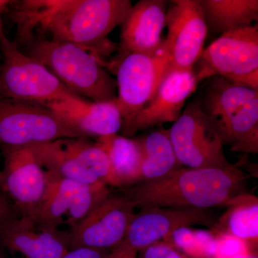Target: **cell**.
Segmentation results:
<instances>
[{
	"label": "cell",
	"mask_w": 258,
	"mask_h": 258,
	"mask_svg": "<svg viewBox=\"0 0 258 258\" xmlns=\"http://www.w3.org/2000/svg\"><path fill=\"white\" fill-rule=\"evenodd\" d=\"M198 85L195 69L167 70L154 98L137 115L130 137L140 131L176 122Z\"/></svg>",
	"instance_id": "2e32d148"
},
{
	"label": "cell",
	"mask_w": 258,
	"mask_h": 258,
	"mask_svg": "<svg viewBox=\"0 0 258 258\" xmlns=\"http://www.w3.org/2000/svg\"><path fill=\"white\" fill-rule=\"evenodd\" d=\"M0 246L25 258H62L69 250V233L20 217L0 229Z\"/></svg>",
	"instance_id": "e0dca14e"
},
{
	"label": "cell",
	"mask_w": 258,
	"mask_h": 258,
	"mask_svg": "<svg viewBox=\"0 0 258 258\" xmlns=\"http://www.w3.org/2000/svg\"><path fill=\"white\" fill-rule=\"evenodd\" d=\"M95 143L109 159L111 168L110 186L124 189L139 184L143 161L140 139L116 134L100 137Z\"/></svg>",
	"instance_id": "d6986e66"
},
{
	"label": "cell",
	"mask_w": 258,
	"mask_h": 258,
	"mask_svg": "<svg viewBox=\"0 0 258 258\" xmlns=\"http://www.w3.org/2000/svg\"><path fill=\"white\" fill-rule=\"evenodd\" d=\"M132 5L130 0H23L12 2L6 14L16 25L17 45L41 35L86 47L106 66L103 57L115 50L107 37Z\"/></svg>",
	"instance_id": "6da1fadb"
},
{
	"label": "cell",
	"mask_w": 258,
	"mask_h": 258,
	"mask_svg": "<svg viewBox=\"0 0 258 258\" xmlns=\"http://www.w3.org/2000/svg\"><path fill=\"white\" fill-rule=\"evenodd\" d=\"M165 39L154 55L131 53L107 64L116 75V103L123 120L122 133L130 137L137 115L150 103L169 66Z\"/></svg>",
	"instance_id": "5b68a950"
},
{
	"label": "cell",
	"mask_w": 258,
	"mask_h": 258,
	"mask_svg": "<svg viewBox=\"0 0 258 258\" xmlns=\"http://www.w3.org/2000/svg\"><path fill=\"white\" fill-rule=\"evenodd\" d=\"M5 33L3 31V23H0V46H1L2 39L4 36ZM0 59H1V50H0Z\"/></svg>",
	"instance_id": "4dcf8cb0"
},
{
	"label": "cell",
	"mask_w": 258,
	"mask_h": 258,
	"mask_svg": "<svg viewBox=\"0 0 258 258\" xmlns=\"http://www.w3.org/2000/svg\"><path fill=\"white\" fill-rule=\"evenodd\" d=\"M230 258H257V256L254 254L241 253Z\"/></svg>",
	"instance_id": "f546056e"
},
{
	"label": "cell",
	"mask_w": 258,
	"mask_h": 258,
	"mask_svg": "<svg viewBox=\"0 0 258 258\" xmlns=\"http://www.w3.org/2000/svg\"><path fill=\"white\" fill-rule=\"evenodd\" d=\"M195 71L198 84L220 76L258 90V26L225 32L203 50Z\"/></svg>",
	"instance_id": "52a82bcc"
},
{
	"label": "cell",
	"mask_w": 258,
	"mask_h": 258,
	"mask_svg": "<svg viewBox=\"0 0 258 258\" xmlns=\"http://www.w3.org/2000/svg\"><path fill=\"white\" fill-rule=\"evenodd\" d=\"M216 223V217L209 210L177 208L144 209L136 212L123 242L139 252L157 242H166L178 229L192 226L214 228Z\"/></svg>",
	"instance_id": "5bb4252c"
},
{
	"label": "cell",
	"mask_w": 258,
	"mask_h": 258,
	"mask_svg": "<svg viewBox=\"0 0 258 258\" xmlns=\"http://www.w3.org/2000/svg\"><path fill=\"white\" fill-rule=\"evenodd\" d=\"M0 258H6L5 256H3V254H0Z\"/></svg>",
	"instance_id": "d6a6232c"
},
{
	"label": "cell",
	"mask_w": 258,
	"mask_h": 258,
	"mask_svg": "<svg viewBox=\"0 0 258 258\" xmlns=\"http://www.w3.org/2000/svg\"><path fill=\"white\" fill-rule=\"evenodd\" d=\"M166 27L167 70L195 69L203 54L208 32L200 0L168 2Z\"/></svg>",
	"instance_id": "4fadbf2b"
},
{
	"label": "cell",
	"mask_w": 258,
	"mask_h": 258,
	"mask_svg": "<svg viewBox=\"0 0 258 258\" xmlns=\"http://www.w3.org/2000/svg\"><path fill=\"white\" fill-rule=\"evenodd\" d=\"M200 107L223 146H230L231 152L257 154L258 90L214 76L208 79Z\"/></svg>",
	"instance_id": "277c9868"
},
{
	"label": "cell",
	"mask_w": 258,
	"mask_h": 258,
	"mask_svg": "<svg viewBox=\"0 0 258 258\" xmlns=\"http://www.w3.org/2000/svg\"><path fill=\"white\" fill-rule=\"evenodd\" d=\"M0 157H1V153H0ZM0 187H1V169H0Z\"/></svg>",
	"instance_id": "1f68e13d"
},
{
	"label": "cell",
	"mask_w": 258,
	"mask_h": 258,
	"mask_svg": "<svg viewBox=\"0 0 258 258\" xmlns=\"http://www.w3.org/2000/svg\"><path fill=\"white\" fill-rule=\"evenodd\" d=\"M178 162L188 168L230 166L216 128L202 111L200 98L184 107L179 119L168 130Z\"/></svg>",
	"instance_id": "30bf717a"
},
{
	"label": "cell",
	"mask_w": 258,
	"mask_h": 258,
	"mask_svg": "<svg viewBox=\"0 0 258 258\" xmlns=\"http://www.w3.org/2000/svg\"><path fill=\"white\" fill-rule=\"evenodd\" d=\"M140 258H186L171 244L159 242L140 251Z\"/></svg>",
	"instance_id": "d4e9b609"
},
{
	"label": "cell",
	"mask_w": 258,
	"mask_h": 258,
	"mask_svg": "<svg viewBox=\"0 0 258 258\" xmlns=\"http://www.w3.org/2000/svg\"><path fill=\"white\" fill-rule=\"evenodd\" d=\"M83 137H96L116 134L123 126L116 99L88 101L82 97L53 102L47 105Z\"/></svg>",
	"instance_id": "ac0fdd59"
},
{
	"label": "cell",
	"mask_w": 258,
	"mask_h": 258,
	"mask_svg": "<svg viewBox=\"0 0 258 258\" xmlns=\"http://www.w3.org/2000/svg\"><path fill=\"white\" fill-rule=\"evenodd\" d=\"M140 141L143 161L139 184L160 179L182 166L176 159L168 130L153 132Z\"/></svg>",
	"instance_id": "7402d4cb"
},
{
	"label": "cell",
	"mask_w": 258,
	"mask_h": 258,
	"mask_svg": "<svg viewBox=\"0 0 258 258\" xmlns=\"http://www.w3.org/2000/svg\"><path fill=\"white\" fill-rule=\"evenodd\" d=\"M137 254V251L129 247L123 241L119 245L110 251L107 258H138Z\"/></svg>",
	"instance_id": "83f0119b"
},
{
	"label": "cell",
	"mask_w": 258,
	"mask_h": 258,
	"mask_svg": "<svg viewBox=\"0 0 258 258\" xmlns=\"http://www.w3.org/2000/svg\"><path fill=\"white\" fill-rule=\"evenodd\" d=\"M208 30L216 35L252 26L258 20L257 0H200Z\"/></svg>",
	"instance_id": "ffe728a7"
},
{
	"label": "cell",
	"mask_w": 258,
	"mask_h": 258,
	"mask_svg": "<svg viewBox=\"0 0 258 258\" xmlns=\"http://www.w3.org/2000/svg\"><path fill=\"white\" fill-rule=\"evenodd\" d=\"M226 223L230 235L241 240H257L258 200L253 195L242 194L227 205Z\"/></svg>",
	"instance_id": "603a6c76"
},
{
	"label": "cell",
	"mask_w": 258,
	"mask_h": 258,
	"mask_svg": "<svg viewBox=\"0 0 258 258\" xmlns=\"http://www.w3.org/2000/svg\"><path fill=\"white\" fill-rule=\"evenodd\" d=\"M111 250H104L90 247H80L70 249L62 258H107Z\"/></svg>",
	"instance_id": "4316f807"
},
{
	"label": "cell",
	"mask_w": 258,
	"mask_h": 258,
	"mask_svg": "<svg viewBox=\"0 0 258 258\" xmlns=\"http://www.w3.org/2000/svg\"><path fill=\"white\" fill-rule=\"evenodd\" d=\"M246 182V174L233 164L224 168L180 166L160 179L120 189V191L139 210H209L227 206L233 199L245 193Z\"/></svg>",
	"instance_id": "7a4b0ae2"
},
{
	"label": "cell",
	"mask_w": 258,
	"mask_h": 258,
	"mask_svg": "<svg viewBox=\"0 0 258 258\" xmlns=\"http://www.w3.org/2000/svg\"><path fill=\"white\" fill-rule=\"evenodd\" d=\"M0 97L46 106L80 97L66 87L48 69L22 52L8 37L2 39Z\"/></svg>",
	"instance_id": "8992f818"
},
{
	"label": "cell",
	"mask_w": 258,
	"mask_h": 258,
	"mask_svg": "<svg viewBox=\"0 0 258 258\" xmlns=\"http://www.w3.org/2000/svg\"><path fill=\"white\" fill-rule=\"evenodd\" d=\"M83 137L50 108L0 97V146L30 145Z\"/></svg>",
	"instance_id": "9c48e42d"
},
{
	"label": "cell",
	"mask_w": 258,
	"mask_h": 258,
	"mask_svg": "<svg viewBox=\"0 0 258 258\" xmlns=\"http://www.w3.org/2000/svg\"><path fill=\"white\" fill-rule=\"evenodd\" d=\"M28 146L47 172L83 184L110 185L109 159L88 137L60 139Z\"/></svg>",
	"instance_id": "ba28073f"
},
{
	"label": "cell",
	"mask_w": 258,
	"mask_h": 258,
	"mask_svg": "<svg viewBox=\"0 0 258 258\" xmlns=\"http://www.w3.org/2000/svg\"><path fill=\"white\" fill-rule=\"evenodd\" d=\"M3 158L1 187L18 209L20 217L35 221L47 186L46 172L28 145L0 146Z\"/></svg>",
	"instance_id": "7c38bea8"
},
{
	"label": "cell",
	"mask_w": 258,
	"mask_h": 258,
	"mask_svg": "<svg viewBox=\"0 0 258 258\" xmlns=\"http://www.w3.org/2000/svg\"><path fill=\"white\" fill-rule=\"evenodd\" d=\"M20 217V213L14 203L0 189V229Z\"/></svg>",
	"instance_id": "484cf974"
},
{
	"label": "cell",
	"mask_w": 258,
	"mask_h": 258,
	"mask_svg": "<svg viewBox=\"0 0 258 258\" xmlns=\"http://www.w3.org/2000/svg\"><path fill=\"white\" fill-rule=\"evenodd\" d=\"M46 172L47 186L37 210L35 222L37 225L59 229L74 203L83 183L64 179Z\"/></svg>",
	"instance_id": "44dd1931"
},
{
	"label": "cell",
	"mask_w": 258,
	"mask_h": 258,
	"mask_svg": "<svg viewBox=\"0 0 258 258\" xmlns=\"http://www.w3.org/2000/svg\"><path fill=\"white\" fill-rule=\"evenodd\" d=\"M167 9L165 0H141L132 5L120 24L118 55L109 63L131 53H157L164 40Z\"/></svg>",
	"instance_id": "9a60e30c"
},
{
	"label": "cell",
	"mask_w": 258,
	"mask_h": 258,
	"mask_svg": "<svg viewBox=\"0 0 258 258\" xmlns=\"http://www.w3.org/2000/svg\"><path fill=\"white\" fill-rule=\"evenodd\" d=\"M18 47L77 96L96 102L116 99L115 79L107 72L104 62L86 47L39 35H32Z\"/></svg>",
	"instance_id": "3957f363"
},
{
	"label": "cell",
	"mask_w": 258,
	"mask_h": 258,
	"mask_svg": "<svg viewBox=\"0 0 258 258\" xmlns=\"http://www.w3.org/2000/svg\"><path fill=\"white\" fill-rule=\"evenodd\" d=\"M135 209L123 193L110 194L91 213L70 228L69 250L80 247L115 248L124 240Z\"/></svg>",
	"instance_id": "8fae6325"
},
{
	"label": "cell",
	"mask_w": 258,
	"mask_h": 258,
	"mask_svg": "<svg viewBox=\"0 0 258 258\" xmlns=\"http://www.w3.org/2000/svg\"><path fill=\"white\" fill-rule=\"evenodd\" d=\"M12 2L10 0H0V23H3V15L6 14Z\"/></svg>",
	"instance_id": "f1b7e54d"
},
{
	"label": "cell",
	"mask_w": 258,
	"mask_h": 258,
	"mask_svg": "<svg viewBox=\"0 0 258 258\" xmlns=\"http://www.w3.org/2000/svg\"><path fill=\"white\" fill-rule=\"evenodd\" d=\"M111 193L109 188L104 183L96 184L83 183L66 215L64 225L69 226L70 228L74 227L104 201Z\"/></svg>",
	"instance_id": "cb8c5ba5"
}]
</instances>
